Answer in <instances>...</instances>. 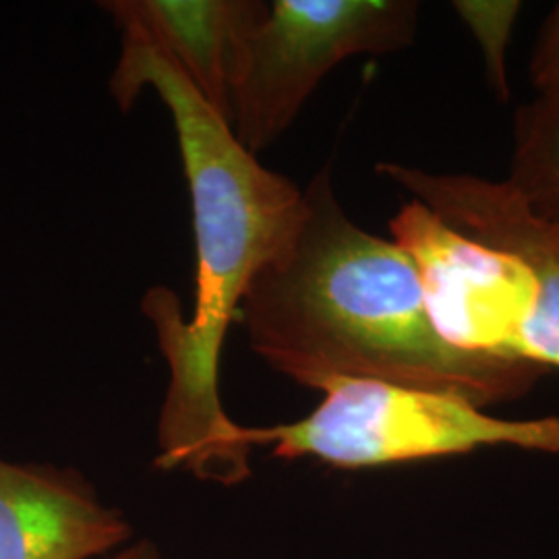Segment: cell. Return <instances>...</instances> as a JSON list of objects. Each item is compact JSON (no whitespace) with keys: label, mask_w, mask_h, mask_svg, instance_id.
Masks as SVG:
<instances>
[{"label":"cell","mask_w":559,"mask_h":559,"mask_svg":"<svg viewBox=\"0 0 559 559\" xmlns=\"http://www.w3.org/2000/svg\"><path fill=\"white\" fill-rule=\"evenodd\" d=\"M143 87H154L173 117L198 249L191 321L182 320L179 300L166 288H154L143 299L170 371L158 417L156 466L239 485L251 475V443L247 425L235 423L222 406V344L251 280L297 228L302 189L261 166L170 60L122 38L110 80L120 110H129Z\"/></svg>","instance_id":"cell-1"},{"label":"cell","mask_w":559,"mask_h":559,"mask_svg":"<svg viewBox=\"0 0 559 559\" xmlns=\"http://www.w3.org/2000/svg\"><path fill=\"white\" fill-rule=\"evenodd\" d=\"M239 318L261 359L320 392L334 380H380L485 408L528 394L547 371L441 338L415 263L346 216L328 166L302 191L299 224L251 280Z\"/></svg>","instance_id":"cell-2"},{"label":"cell","mask_w":559,"mask_h":559,"mask_svg":"<svg viewBox=\"0 0 559 559\" xmlns=\"http://www.w3.org/2000/svg\"><path fill=\"white\" fill-rule=\"evenodd\" d=\"M305 419L247 427L253 445L276 459H316L338 468H371L510 445L559 454V417L500 419L456 394L380 380H334Z\"/></svg>","instance_id":"cell-3"},{"label":"cell","mask_w":559,"mask_h":559,"mask_svg":"<svg viewBox=\"0 0 559 559\" xmlns=\"http://www.w3.org/2000/svg\"><path fill=\"white\" fill-rule=\"evenodd\" d=\"M415 0H276L245 44L233 96V133L253 156L293 124L342 60L408 48Z\"/></svg>","instance_id":"cell-4"},{"label":"cell","mask_w":559,"mask_h":559,"mask_svg":"<svg viewBox=\"0 0 559 559\" xmlns=\"http://www.w3.org/2000/svg\"><path fill=\"white\" fill-rule=\"evenodd\" d=\"M390 233L417 267L441 338L466 353L520 359L537 302L520 261L460 235L417 200L402 205Z\"/></svg>","instance_id":"cell-5"},{"label":"cell","mask_w":559,"mask_h":559,"mask_svg":"<svg viewBox=\"0 0 559 559\" xmlns=\"http://www.w3.org/2000/svg\"><path fill=\"white\" fill-rule=\"evenodd\" d=\"M376 173L406 189L456 233L520 261L535 282L537 302L520 359L559 369V226L537 218L506 180L429 173L381 162Z\"/></svg>","instance_id":"cell-6"},{"label":"cell","mask_w":559,"mask_h":559,"mask_svg":"<svg viewBox=\"0 0 559 559\" xmlns=\"http://www.w3.org/2000/svg\"><path fill=\"white\" fill-rule=\"evenodd\" d=\"M133 539L129 520L73 468L0 459V559H92Z\"/></svg>","instance_id":"cell-7"},{"label":"cell","mask_w":559,"mask_h":559,"mask_svg":"<svg viewBox=\"0 0 559 559\" xmlns=\"http://www.w3.org/2000/svg\"><path fill=\"white\" fill-rule=\"evenodd\" d=\"M122 32L170 60L228 124L245 44L267 15L260 0H108Z\"/></svg>","instance_id":"cell-8"},{"label":"cell","mask_w":559,"mask_h":559,"mask_svg":"<svg viewBox=\"0 0 559 559\" xmlns=\"http://www.w3.org/2000/svg\"><path fill=\"white\" fill-rule=\"evenodd\" d=\"M528 210L559 226V92L522 104L506 180Z\"/></svg>","instance_id":"cell-9"},{"label":"cell","mask_w":559,"mask_h":559,"mask_svg":"<svg viewBox=\"0 0 559 559\" xmlns=\"http://www.w3.org/2000/svg\"><path fill=\"white\" fill-rule=\"evenodd\" d=\"M454 13L479 44L487 83L500 102L510 100L506 52L522 11L519 0H456Z\"/></svg>","instance_id":"cell-10"},{"label":"cell","mask_w":559,"mask_h":559,"mask_svg":"<svg viewBox=\"0 0 559 559\" xmlns=\"http://www.w3.org/2000/svg\"><path fill=\"white\" fill-rule=\"evenodd\" d=\"M528 73L539 96L559 92V2L540 27Z\"/></svg>","instance_id":"cell-11"},{"label":"cell","mask_w":559,"mask_h":559,"mask_svg":"<svg viewBox=\"0 0 559 559\" xmlns=\"http://www.w3.org/2000/svg\"><path fill=\"white\" fill-rule=\"evenodd\" d=\"M110 559H160V551L152 540H131L117 554H112Z\"/></svg>","instance_id":"cell-12"}]
</instances>
